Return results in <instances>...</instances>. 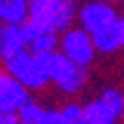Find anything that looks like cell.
<instances>
[{
	"mask_svg": "<svg viewBox=\"0 0 124 124\" xmlns=\"http://www.w3.org/2000/svg\"><path fill=\"white\" fill-rule=\"evenodd\" d=\"M77 16V0H28L26 21L45 33H63Z\"/></svg>",
	"mask_w": 124,
	"mask_h": 124,
	"instance_id": "1",
	"label": "cell"
},
{
	"mask_svg": "<svg viewBox=\"0 0 124 124\" xmlns=\"http://www.w3.org/2000/svg\"><path fill=\"white\" fill-rule=\"evenodd\" d=\"M5 73L19 84H23L28 91L31 89H45L47 87V70H45V59L42 56L31 54L28 49L19 52V54L9 56L5 61Z\"/></svg>",
	"mask_w": 124,
	"mask_h": 124,
	"instance_id": "2",
	"label": "cell"
},
{
	"mask_svg": "<svg viewBox=\"0 0 124 124\" xmlns=\"http://www.w3.org/2000/svg\"><path fill=\"white\" fill-rule=\"evenodd\" d=\"M42 59H45L47 80L54 82L63 94H77L87 84V68L75 66L73 61H68L59 49L49 56H42Z\"/></svg>",
	"mask_w": 124,
	"mask_h": 124,
	"instance_id": "3",
	"label": "cell"
},
{
	"mask_svg": "<svg viewBox=\"0 0 124 124\" xmlns=\"http://www.w3.org/2000/svg\"><path fill=\"white\" fill-rule=\"evenodd\" d=\"M59 52H61L68 61H73L75 66H91L94 59H96V49H94V42H91V35L82 28H66L59 38Z\"/></svg>",
	"mask_w": 124,
	"mask_h": 124,
	"instance_id": "4",
	"label": "cell"
},
{
	"mask_svg": "<svg viewBox=\"0 0 124 124\" xmlns=\"http://www.w3.org/2000/svg\"><path fill=\"white\" fill-rule=\"evenodd\" d=\"M77 19H80L82 31H87L89 35H96L103 28H108L112 21H117L119 14L115 5L108 0H87L82 7H77Z\"/></svg>",
	"mask_w": 124,
	"mask_h": 124,
	"instance_id": "5",
	"label": "cell"
},
{
	"mask_svg": "<svg viewBox=\"0 0 124 124\" xmlns=\"http://www.w3.org/2000/svg\"><path fill=\"white\" fill-rule=\"evenodd\" d=\"M23 33H26V49L35 56H49L54 54L56 47H59V35L56 33H45V31H38L33 23L23 21Z\"/></svg>",
	"mask_w": 124,
	"mask_h": 124,
	"instance_id": "6",
	"label": "cell"
},
{
	"mask_svg": "<svg viewBox=\"0 0 124 124\" xmlns=\"http://www.w3.org/2000/svg\"><path fill=\"white\" fill-rule=\"evenodd\" d=\"M91 42H94L96 54H115V52H119L122 45H124V21H122V16L117 21H112L108 28H103L101 33L91 35Z\"/></svg>",
	"mask_w": 124,
	"mask_h": 124,
	"instance_id": "7",
	"label": "cell"
},
{
	"mask_svg": "<svg viewBox=\"0 0 124 124\" xmlns=\"http://www.w3.org/2000/svg\"><path fill=\"white\" fill-rule=\"evenodd\" d=\"M31 101V94L23 84H19L16 80L7 75V80L2 82L0 87V110H7V112H16L21 105H26Z\"/></svg>",
	"mask_w": 124,
	"mask_h": 124,
	"instance_id": "8",
	"label": "cell"
},
{
	"mask_svg": "<svg viewBox=\"0 0 124 124\" xmlns=\"http://www.w3.org/2000/svg\"><path fill=\"white\" fill-rule=\"evenodd\" d=\"M82 115H84V124H117L122 117L103 98H94L87 105H82Z\"/></svg>",
	"mask_w": 124,
	"mask_h": 124,
	"instance_id": "9",
	"label": "cell"
},
{
	"mask_svg": "<svg viewBox=\"0 0 124 124\" xmlns=\"http://www.w3.org/2000/svg\"><path fill=\"white\" fill-rule=\"evenodd\" d=\"M26 49V33L23 26H2L0 33V59L7 61L9 56Z\"/></svg>",
	"mask_w": 124,
	"mask_h": 124,
	"instance_id": "10",
	"label": "cell"
},
{
	"mask_svg": "<svg viewBox=\"0 0 124 124\" xmlns=\"http://www.w3.org/2000/svg\"><path fill=\"white\" fill-rule=\"evenodd\" d=\"M28 16V0H0V23L21 26Z\"/></svg>",
	"mask_w": 124,
	"mask_h": 124,
	"instance_id": "11",
	"label": "cell"
},
{
	"mask_svg": "<svg viewBox=\"0 0 124 124\" xmlns=\"http://www.w3.org/2000/svg\"><path fill=\"white\" fill-rule=\"evenodd\" d=\"M45 110H47L45 105L35 103V101H28L26 105H21L16 110V124H40Z\"/></svg>",
	"mask_w": 124,
	"mask_h": 124,
	"instance_id": "12",
	"label": "cell"
},
{
	"mask_svg": "<svg viewBox=\"0 0 124 124\" xmlns=\"http://www.w3.org/2000/svg\"><path fill=\"white\" fill-rule=\"evenodd\" d=\"M98 98H103L105 103L110 105L112 110H117L119 115L124 112V96H122V91H119L117 87H108V89H103Z\"/></svg>",
	"mask_w": 124,
	"mask_h": 124,
	"instance_id": "13",
	"label": "cell"
},
{
	"mask_svg": "<svg viewBox=\"0 0 124 124\" xmlns=\"http://www.w3.org/2000/svg\"><path fill=\"white\" fill-rule=\"evenodd\" d=\"M61 115L68 124H84V115H82V105L77 103H68L61 108Z\"/></svg>",
	"mask_w": 124,
	"mask_h": 124,
	"instance_id": "14",
	"label": "cell"
},
{
	"mask_svg": "<svg viewBox=\"0 0 124 124\" xmlns=\"http://www.w3.org/2000/svg\"><path fill=\"white\" fill-rule=\"evenodd\" d=\"M40 124H68L66 119H63L61 110H45V115H42V122Z\"/></svg>",
	"mask_w": 124,
	"mask_h": 124,
	"instance_id": "15",
	"label": "cell"
},
{
	"mask_svg": "<svg viewBox=\"0 0 124 124\" xmlns=\"http://www.w3.org/2000/svg\"><path fill=\"white\" fill-rule=\"evenodd\" d=\"M0 124H16V112L0 110Z\"/></svg>",
	"mask_w": 124,
	"mask_h": 124,
	"instance_id": "16",
	"label": "cell"
},
{
	"mask_svg": "<svg viewBox=\"0 0 124 124\" xmlns=\"http://www.w3.org/2000/svg\"><path fill=\"white\" fill-rule=\"evenodd\" d=\"M5 80H7V73L0 68V87H2V82H5Z\"/></svg>",
	"mask_w": 124,
	"mask_h": 124,
	"instance_id": "17",
	"label": "cell"
},
{
	"mask_svg": "<svg viewBox=\"0 0 124 124\" xmlns=\"http://www.w3.org/2000/svg\"><path fill=\"white\" fill-rule=\"evenodd\" d=\"M0 33H2V23H0Z\"/></svg>",
	"mask_w": 124,
	"mask_h": 124,
	"instance_id": "18",
	"label": "cell"
},
{
	"mask_svg": "<svg viewBox=\"0 0 124 124\" xmlns=\"http://www.w3.org/2000/svg\"><path fill=\"white\" fill-rule=\"evenodd\" d=\"M108 2H112V0H108Z\"/></svg>",
	"mask_w": 124,
	"mask_h": 124,
	"instance_id": "19",
	"label": "cell"
}]
</instances>
